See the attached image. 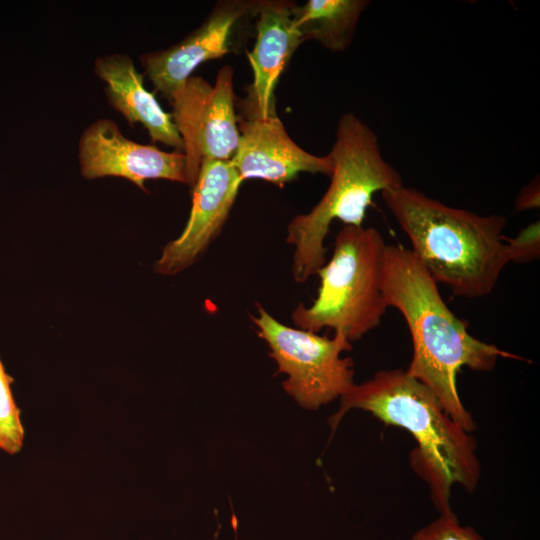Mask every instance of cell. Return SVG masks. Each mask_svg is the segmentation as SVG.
<instances>
[{"label": "cell", "instance_id": "cell-13", "mask_svg": "<svg viewBox=\"0 0 540 540\" xmlns=\"http://www.w3.org/2000/svg\"><path fill=\"white\" fill-rule=\"evenodd\" d=\"M94 70L105 83L111 106L131 125L142 124L153 142H161L184 153L183 140L172 114L166 112L155 94L145 88L143 75L129 56L112 54L97 58Z\"/></svg>", "mask_w": 540, "mask_h": 540}, {"label": "cell", "instance_id": "cell-7", "mask_svg": "<svg viewBox=\"0 0 540 540\" xmlns=\"http://www.w3.org/2000/svg\"><path fill=\"white\" fill-rule=\"evenodd\" d=\"M169 103L184 144L187 184L193 189L203 158L231 161L238 148L232 68H221L214 86L190 76Z\"/></svg>", "mask_w": 540, "mask_h": 540}, {"label": "cell", "instance_id": "cell-8", "mask_svg": "<svg viewBox=\"0 0 540 540\" xmlns=\"http://www.w3.org/2000/svg\"><path fill=\"white\" fill-rule=\"evenodd\" d=\"M242 182L231 161L201 160L188 221L180 236L164 246L156 273L176 275L204 254L226 223Z\"/></svg>", "mask_w": 540, "mask_h": 540}, {"label": "cell", "instance_id": "cell-4", "mask_svg": "<svg viewBox=\"0 0 540 540\" xmlns=\"http://www.w3.org/2000/svg\"><path fill=\"white\" fill-rule=\"evenodd\" d=\"M329 156L328 189L309 212L296 215L287 226L297 283L306 282L325 264L324 241L334 220L362 226L374 194L403 185L400 173L383 158L376 133L353 113L340 117Z\"/></svg>", "mask_w": 540, "mask_h": 540}, {"label": "cell", "instance_id": "cell-9", "mask_svg": "<svg viewBox=\"0 0 540 540\" xmlns=\"http://www.w3.org/2000/svg\"><path fill=\"white\" fill-rule=\"evenodd\" d=\"M261 1H219L206 20L181 42L143 54L141 63L156 91L168 101L202 63L231 51L238 25L256 17Z\"/></svg>", "mask_w": 540, "mask_h": 540}, {"label": "cell", "instance_id": "cell-10", "mask_svg": "<svg viewBox=\"0 0 540 540\" xmlns=\"http://www.w3.org/2000/svg\"><path fill=\"white\" fill-rule=\"evenodd\" d=\"M80 171L86 179L122 177L145 190V181L166 179L187 184L186 156L125 137L110 119L89 125L79 141Z\"/></svg>", "mask_w": 540, "mask_h": 540}, {"label": "cell", "instance_id": "cell-5", "mask_svg": "<svg viewBox=\"0 0 540 540\" xmlns=\"http://www.w3.org/2000/svg\"><path fill=\"white\" fill-rule=\"evenodd\" d=\"M386 245L376 228L345 225L330 260L316 274L317 297L291 313L296 327L313 333L330 328L351 343L375 329L388 308L381 286Z\"/></svg>", "mask_w": 540, "mask_h": 540}, {"label": "cell", "instance_id": "cell-1", "mask_svg": "<svg viewBox=\"0 0 540 540\" xmlns=\"http://www.w3.org/2000/svg\"><path fill=\"white\" fill-rule=\"evenodd\" d=\"M381 286L387 307L402 314L411 334L413 355L406 371L436 395L457 424L472 433L476 422L460 399L458 372L462 367L487 372L499 358H522L473 337L411 249L386 245Z\"/></svg>", "mask_w": 540, "mask_h": 540}, {"label": "cell", "instance_id": "cell-16", "mask_svg": "<svg viewBox=\"0 0 540 540\" xmlns=\"http://www.w3.org/2000/svg\"><path fill=\"white\" fill-rule=\"evenodd\" d=\"M409 540H485L473 527L461 525L453 511L440 513Z\"/></svg>", "mask_w": 540, "mask_h": 540}, {"label": "cell", "instance_id": "cell-6", "mask_svg": "<svg viewBox=\"0 0 540 540\" xmlns=\"http://www.w3.org/2000/svg\"><path fill=\"white\" fill-rule=\"evenodd\" d=\"M251 320L267 343L277 372L288 376L284 390L303 408L318 409L340 398L354 384V362L341 356L352 349L344 335L335 333L329 338L287 326L261 305Z\"/></svg>", "mask_w": 540, "mask_h": 540}, {"label": "cell", "instance_id": "cell-11", "mask_svg": "<svg viewBox=\"0 0 540 540\" xmlns=\"http://www.w3.org/2000/svg\"><path fill=\"white\" fill-rule=\"evenodd\" d=\"M231 162L242 180L257 178L279 186L302 172L330 176L329 154L316 156L298 146L275 114L246 117Z\"/></svg>", "mask_w": 540, "mask_h": 540}, {"label": "cell", "instance_id": "cell-2", "mask_svg": "<svg viewBox=\"0 0 540 540\" xmlns=\"http://www.w3.org/2000/svg\"><path fill=\"white\" fill-rule=\"evenodd\" d=\"M351 409L369 412L385 424L407 430L416 441L410 454L414 471L428 484L439 513L452 511L454 485L473 493L481 477L477 444L472 433L457 424L436 395L406 370H381L340 397L330 419L334 430Z\"/></svg>", "mask_w": 540, "mask_h": 540}, {"label": "cell", "instance_id": "cell-15", "mask_svg": "<svg viewBox=\"0 0 540 540\" xmlns=\"http://www.w3.org/2000/svg\"><path fill=\"white\" fill-rule=\"evenodd\" d=\"M12 383L13 378L0 359V449L9 455L21 451L25 437L21 411L11 391Z\"/></svg>", "mask_w": 540, "mask_h": 540}, {"label": "cell", "instance_id": "cell-3", "mask_svg": "<svg viewBox=\"0 0 540 540\" xmlns=\"http://www.w3.org/2000/svg\"><path fill=\"white\" fill-rule=\"evenodd\" d=\"M381 194L412 253L437 284L468 299L493 291L510 262L502 234L506 217L451 207L404 185Z\"/></svg>", "mask_w": 540, "mask_h": 540}, {"label": "cell", "instance_id": "cell-18", "mask_svg": "<svg viewBox=\"0 0 540 540\" xmlns=\"http://www.w3.org/2000/svg\"><path fill=\"white\" fill-rule=\"evenodd\" d=\"M540 204V187L539 180L531 181L527 186L523 187L515 201L516 211H525L538 208Z\"/></svg>", "mask_w": 540, "mask_h": 540}, {"label": "cell", "instance_id": "cell-14", "mask_svg": "<svg viewBox=\"0 0 540 540\" xmlns=\"http://www.w3.org/2000/svg\"><path fill=\"white\" fill-rule=\"evenodd\" d=\"M367 0H308L292 5L296 29L305 41L315 40L332 52L346 50L357 23L369 6Z\"/></svg>", "mask_w": 540, "mask_h": 540}, {"label": "cell", "instance_id": "cell-17", "mask_svg": "<svg viewBox=\"0 0 540 540\" xmlns=\"http://www.w3.org/2000/svg\"><path fill=\"white\" fill-rule=\"evenodd\" d=\"M540 222L536 221L523 228L515 237L504 241L510 262L528 263L540 256Z\"/></svg>", "mask_w": 540, "mask_h": 540}, {"label": "cell", "instance_id": "cell-12", "mask_svg": "<svg viewBox=\"0 0 540 540\" xmlns=\"http://www.w3.org/2000/svg\"><path fill=\"white\" fill-rule=\"evenodd\" d=\"M293 2L261 1L256 14V42L248 59L253 83L245 100L246 117L275 114L274 89L296 49L305 42L292 16Z\"/></svg>", "mask_w": 540, "mask_h": 540}]
</instances>
